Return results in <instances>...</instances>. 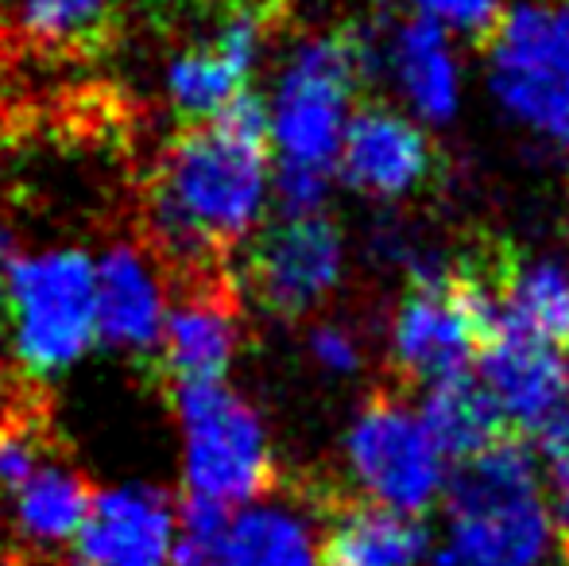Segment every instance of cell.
Returning a JSON list of instances; mask_svg holds the SVG:
<instances>
[{
  "mask_svg": "<svg viewBox=\"0 0 569 566\" xmlns=\"http://www.w3.org/2000/svg\"><path fill=\"white\" fill-rule=\"evenodd\" d=\"M271 167V117L252 90L218 117L182 125L151 171V237L174 284L226 276L229 249L263 210Z\"/></svg>",
  "mask_w": 569,
  "mask_h": 566,
  "instance_id": "1",
  "label": "cell"
},
{
  "mask_svg": "<svg viewBox=\"0 0 569 566\" xmlns=\"http://www.w3.org/2000/svg\"><path fill=\"white\" fill-rule=\"evenodd\" d=\"M4 291L16 357L36 377L70 369L98 338V265L86 252L59 249L16 260Z\"/></svg>",
  "mask_w": 569,
  "mask_h": 566,
  "instance_id": "2",
  "label": "cell"
},
{
  "mask_svg": "<svg viewBox=\"0 0 569 566\" xmlns=\"http://www.w3.org/2000/svg\"><path fill=\"white\" fill-rule=\"evenodd\" d=\"M182 430H187V489L218 505H248L276 485L268 430L252 404L226 385L174 388Z\"/></svg>",
  "mask_w": 569,
  "mask_h": 566,
  "instance_id": "3",
  "label": "cell"
},
{
  "mask_svg": "<svg viewBox=\"0 0 569 566\" xmlns=\"http://www.w3.org/2000/svg\"><path fill=\"white\" fill-rule=\"evenodd\" d=\"M341 234L322 214H283L240 257V287L283 322L315 315L341 280Z\"/></svg>",
  "mask_w": 569,
  "mask_h": 566,
  "instance_id": "4",
  "label": "cell"
},
{
  "mask_svg": "<svg viewBox=\"0 0 569 566\" xmlns=\"http://www.w3.org/2000/svg\"><path fill=\"white\" fill-rule=\"evenodd\" d=\"M492 93L508 113L569 148V39L558 12L511 8L488 36Z\"/></svg>",
  "mask_w": 569,
  "mask_h": 566,
  "instance_id": "5",
  "label": "cell"
},
{
  "mask_svg": "<svg viewBox=\"0 0 569 566\" xmlns=\"http://www.w3.org/2000/svg\"><path fill=\"white\" fill-rule=\"evenodd\" d=\"M345 454L357 481L380 505L399 513H422L442 489V450L430 438L422 416H415L391 393H376L357 411L345 435Z\"/></svg>",
  "mask_w": 569,
  "mask_h": 566,
  "instance_id": "6",
  "label": "cell"
},
{
  "mask_svg": "<svg viewBox=\"0 0 569 566\" xmlns=\"http://www.w3.org/2000/svg\"><path fill=\"white\" fill-rule=\"evenodd\" d=\"M240 346V307L229 276L179 284V299L167 307L159 365L171 388L226 380Z\"/></svg>",
  "mask_w": 569,
  "mask_h": 566,
  "instance_id": "7",
  "label": "cell"
},
{
  "mask_svg": "<svg viewBox=\"0 0 569 566\" xmlns=\"http://www.w3.org/2000/svg\"><path fill=\"white\" fill-rule=\"evenodd\" d=\"M263 39H268V20L260 8L237 4L221 16L206 43L190 47L171 62L167 90L182 125L210 121L237 93L248 90V75L260 59Z\"/></svg>",
  "mask_w": 569,
  "mask_h": 566,
  "instance_id": "8",
  "label": "cell"
},
{
  "mask_svg": "<svg viewBox=\"0 0 569 566\" xmlns=\"http://www.w3.org/2000/svg\"><path fill=\"white\" fill-rule=\"evenodd\" d=\"M338 171L349 187L376 198H403L430 187L438 175L435 143L419 125L388 106H360L345 125Z\"/></svg>",
  "mask_w": 569,
  "mask_h": 566,
  "instance_id": "9",
  "label": "cell"
},
{
  "mask_svg": "<svg viewBox=\"0 0 569 566\" xmlns=\"http://www.w3.org/2000/svg\"><path fill=\"white\" fill-rule=\"evenodd\" d=\"M174 539V500L163 489L128 485L98 493L74 536L78 566H167Z\"/></svg>",
  "mask_w": 569,
  "mask_h": 566,
  "instance_id": "10",
  "label": "cell"
},
{
  "mask_svg": "<svg viewBox=\"0 0 569 566\" xmlns=\"http://www.w3.org/2000/svg\"><path fill=\"white\" fill-rule=\"evenodd\" d=\"M480 380L492 388L516 430H535L569 388V365L562 349L500 326L480 349Z\"/></svg>",
  "mask_w": 569,
  "mask_h": 566,
  "instance_id": "11",
  "label": "cell"
},
{
  "mask_svg": "<svg viewBox=\"0 0 569 566\" xmlns=\"http://www.w3.org/2000/svg\"><path fill=\"white\" fill-rule=\"evenodd\" d=\"M163 291L132 245H113L98 265V334L128 354H159Z\"/></svg>",
  "mask_w": 569,
  "mask_h": 566,
  "instance_id": "12",
  "label": "cell"
},
{
  "mask_svg": "<svg viewBox=\"0 0 569 566\" xmlns=\"http://www.w3.org/2000/svg\"><path fill=\"white\" fill-rule=\"evenodd\" d=\"M427 552V528L419 516L388 505L345 500L330 513V528L315 566H415Z\"/></svg>",
  "mask_w": 569,
  "mask_h": 566,
  "instance_id": "13",
  "label": "cell"
},
{
  "mask_svg": "<svg viewBox=\"0 0 569 566\" xmlns=\"http://www.w3.org/2000/svg\"><path fill=\"white\" fill-rule=\"evenodd\" d=\"M93 497H98L93 485L67 461L54 458L12 497L8 544L20 547L23 555L59 552L67 539L78 536Z\"/></svg>",
  "mask_w": 569,
  "mask_h": 566,
  "instance_id": "14",
  "label": "cell"
},
{
  "mask_svg": "<svg viewBox=\"0 0 569 566\" xmlns=\"http://www.w3.org/2000/svg\"><path fill=\"white\" fill-rule=\"evenodd\" d=\"M388 70L422 121H450L457 109V62L446 43V23L411 16L388 36Z\"/></svg>",
  "mask_w": 569,
  "mask_h": 566,
  "instance_id": "15",
  "label": "cell"
},
{
  "mask_svg": "<svg viewBox=\"0 0 569 566\" xmlns=\"http://www.w3.org/2000/svg\"><path fill=\"white\" fill-rule=\"evenodd\" d=\"M422 424L438 443L442 458L453 461L472 458L508 435H523L500 408L492 388L480 377H472L469 369L430 385L427 400H422Z\"/></svg>",
  "mask_w": 569,
  "mask_h": 566,
  "instance_id": "16",
  "label": "cell"
},
{
  "mask_svg": "<svg viewBox=\"0 0 569 566\" xmlns=\"http://www.w3.org/2000/svg\"><path fill=\"white\" fill-rule=\"evenodd\" d=\"M539 497L535 458L527 450L523 435L500 438L488 450L457 461L450 477V516L453 520H485L511 508H523Z\"/></svg>",
  "mask_w": 569,
  "mask_h": 566,
  "instance_id": "17",
  "label": "cell"
},
{
  "mask_svg": "<svg viewBox=\"0 0 569 566\" xmlns=\"http://www.w3.org/2000/svg\"><path fill=\"white\" fill-rule=\"evenodd\" d=\"M124 0H16L12 31L31 51L54 54H93L106 51L120 31Z\"/></svg>",
  "mask_w": 569,
  "mask_h": 566,
  "instance_id": "18",
  "label": "cell"
},
{
  "mask_svg": "<svg viewBox=\"0 0 569 566\" xmlns=\"http://www.w3.org/2000/svg\"><path fill=\"white\" fill-rule=\"evenodd\" d=\"M503 326L569 354V265L558 257L511 260L500 287Z\"/></svg>",
  "mask_w": 569,
  "mask_h": 566,
  "instance_id": "19",
  "label": "cell"
},
{
  "mask_svg": "<svg viewBox=\"0 0 569 566\" xmlns=\"http://www.w3.org/2000/svg\"><path fill=\"white\" fill-rule=\"evenodd\" d=\"M229 566H315L310 532L283 508H248L226 532Z\"/></svg>",
  "mask_w": 569,
  "mask_h": 566,
  "instance_id": "20",
  "label": "cell"
},
{
  "mask_svg": "<svg viewBox=\"0 0 569 566\" xmlns=\"http://www.w3.org/2000/svg\"><path fill=\"white\" fill-rule=\"evenodd\" d=\"M415 4L422 8V16H435L438 23L472 39H488L503 20L500 0H415Z\"/></svg>",
  "mask_w": 569,
  "mask_h": 566,
  "instance_id": "21",
  "label": "cell"
},
{
  "mask_svg": "<svg viewBox=\"0 0 569 566\" xmlns=\"http://www.w3.org/2000/svg\"><path fill=\"white\" fill-rule=\"evenodd\" d=\"M276 195L283 214H318L330 195V171L299 163H279L276 171Z\"/></svg>",
  "mask_w": 569,
  "mask_h": 566,
  "instance_id": "22",
  "label": "cell"
},
{
  "mask_svg": "<svg viewBox=\"0 0 569 566\" xmlns=\"http://www.w3.org/2000/svg\"><path fill=\"white\" fill-rule=\"evenodd\" d=\"M535 435H539V446L547 454L555 477L558 481H569V388L562 393V400L550 408V416L535 427Z\"/></svg>",
  "mask_w": 569,
  "mask_h": 566,
  "instance_id": "23",
  "label": "cell"
},
{
  "mask_svg": "<svg viewBox=\"0 0 569 566\" xmlns=\"http://www.w3.org/2000/svg\"><path fill=\"white\" fill-rule=\"evenodd\" d=\"M310 349H315L318 361L333 373H352L360 365L357 341H352V334L341 330V326H318V330L310 334Z\"/></svg>",
  "mask_w": 569,
  "mask_h": 566,
  "instance_id": "24",
  "label": "cell"
},
{
  "mask_svg": "<svg viewBox=\"0 0 569 566\" xmlns=\"http://www.w3.org/2000/svg\"><path fill=\"white\" fill-rule=\"evenodd\" d=\"M435 566H516V563H503V559H488V555H477V552H465V547L450 544L442 555L435 559Z\"/></svg>",
  "mask_w": 569,
  "mask_h": 566,
  "instance_id": "25",
  "label": "cell"
},
{
  "mask_svg": "<svg viewBox=\"0 0 569 566\" xmlns=\"http://www.w3.org/2000/svg\"><path fill=\"white\" fill-rule=\"evenodd\" d=\"M562 493H558V520H555V536L562 544V563L569 566V481H558Z\"/></svg>",
  "mask_w": 569,
  "mask_h": 566,
  "instance_id": "26",
  "label": "cell"
},
{
  "mask_svg": "<svg viewBox=\"0 0 569 566\" xmlns=\"http://www.w3.org/2000/svg\"><path fill=\"white\" fill-rule=\"evenodd\" d=\"M12 265H16V237H12V229L4 226V218H0V287L8 284Z\"/></svg>",
  "mask_w": 569,
  "mask_h": 566,
  "instance_id": "27",
  "label": "cell"
},
{
  "mask_svg": "<svg viewBox=\"0 0 569 566\" xmlns=\"http://www.w3.org/2000/svg\"><path fill=\"white\" fill-rule=\"evenodd\" d=\"M194 0H156L159 12H182V8H190Z\"/></svg>",
  "mask_w": 569,
  "mask_h": 566,
  "instance_id": "28",
  "label": "cell"
},
{
  "mask_svg": "<svg viewBox=\"0 0 569 566\" xmlns=\"http://www.w3.org/2000/svg\"><path fill=\"white\" fill-rule=\"evenodd\" d=\"M558 23H562V31H566V39H569V4L558 12Z\"/></svg>",
  "mask_w": 569,
  "mask_h": 566,
  "instance_id": "29",
  "label": "cell"
}]
</instances>
